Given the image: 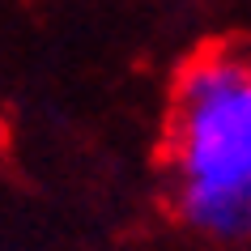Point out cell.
Masks as SVG:
<instances>
[{
  "mask_svg": "<svg viewBox=\"0 0 251 251\" xmlns=\"http://www.w3.org/2000/svg\"><path fill=\"white\" fill-rule=\"evenodd\" d=\"M166 162L175 187H251V55L217 47L179 73Z\"/></svg>",
  "mask_w": 251,
  "mask_h": 251,
  "instance_id": "1",
  "label": "cell"
},
{
  "mask_svg": "<svg viewBox=\"0 0 251 251\" xmlns=\"http://www.w3.org/2000/svg\"><path fill=\"white\" fill-rule=\"evenodd\" d=\"M175 213L213 238H251V187H175Z\"/></svg>",
  "mask_w": 251,
  "mask_h": 251,
  "instance_id": "2",
  "label": "cell"
}]
</instances>
